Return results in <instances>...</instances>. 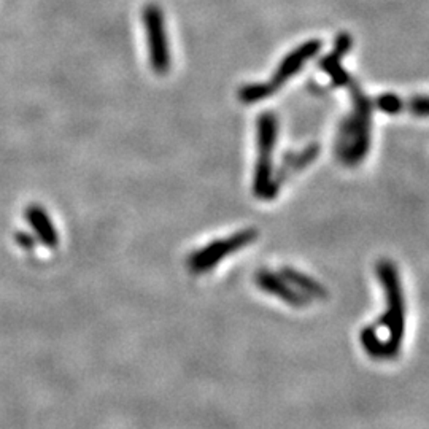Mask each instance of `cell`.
<instances>
[{
	"instance_id": "obj_1",
	"label": "cell",
	"mask_w": 429,
	"mask_h": 429,
	"mask_svg": "<svg viewBox=\"0 0 429 429\" xmlns=\"http://www.w3.org/2000/svg\"><path fill=\"white\" fill-rule=\"evenodd\" d=\"M377 277L385 294V310L374 324L359 333L363 349L377 361H391L402 350L405 333V299L398 268L390 259H380L375 266Z\"/></svg>"
},
{
	"instance_id": "obj_2",
	"label": "cell",
	"mask_w": 429,
	"mask_h": 429,
	"mask_svg": "<svg viewBox=\"0 0 429 429\" xmlns=\"http://www.w3.org/2000/svg\"><path fill=\"white\" fill-rule=\"evenodd\" d=\"M351 112L340 121L334 140V154L342 166L358 167L366 159L372 137L374 102L359 85L350 81Z\"/></svg>"
},
{
	"instance_id": "obj_3",
	"label": "cell",
	"mask_w": 429,
	"mask_h": 429,
	"mask_svg": "<svg viewBox=\"0 0 429 429\" xmlns=\"http://www.w3.org/2000/svg\"><path fill=\"white\" fill-rule=\"evenodd\" d=\"M278 138V118L274 112L266 110L256 119V166L253 175V194L258 199H275L272 189L274 178V153Z\"/></svg>"
},
{
	"instance_id": "obj_4",
	"label": "cell",
	"mask_w": 429,
	"mask_h": 429,
	"mask_svg": "<svg viewBox=\"0 0 429 429\" xmlns=\"http://www.w3.org/2000/svg\"><path fill=\"white\" fill-rule=\"evenodd\" d=\"M258 235L259 234L256 229L248 228L229 235L228 239H219L207 243L205 247H202L201 250L194 252L189 256L188 266L191 272L196 275L208 272L210 269H213L219 261L226 259L228 256H231V254H234L242 250V248H245L248 245H252L253 242H256Z\"/></svg>"
},
{
	"instance_id": "obj_5",
	"label": "cell",
	"mask_w": 429,
	"mask_h": 429,
	"mask_svg": "<svg viewBox=\"0 0 429 429\" xmlns=\"http://www.w3.org/2000/svg\"><path fill=\"white\" fill-rule=\"evenodd\" d=\"M142 22L147 34L150 64L158 75L167 73L170 67V51L167 42L166 20L162 8L156 3H148L142 11Z\"/></svg>"
},
{
	"instance_id": "obj_6",
	"label": "cell",
	"mask_w": 429,
	"mask_h": 429,
	"mask_svg": "<svg viewBox=\"0 0 429 429\" xmlns=\"http://www.w3.org/2000/svg\"><path fill=\"white\" fill-rule=\"evenodd\" d=\"M320 50H321L320 40H309V42L299 45L298 48H294L288 56L283 57L282 62L278 64L277 71L274 72V75H272V78L264 83L266 88L269 91V94L270 96L275 94V92L280 89L283 85L288 83L296 73L303 71L305 64L309 62L312 57H315Z\"/></svg>"
},
{
	"instance_id": "obj_7",
	"label": "cell",
	"mask_w": 429,
	"mask_h": 429,
	"mask_svg": "<svg viewBox=\"0 0 429 429\" xmlns=\"http://www.w3.org/2000/svg\"><path fill=\"white\" fill-rule=\"evenodd\" d=\"M254 283L261 291L268 293L274 298L280 299L282 303L294 307V309H304L310 305V298H307L299 289H296L286 278H283L278 272L269 269H261L254 274Z\"/></svg>"
},
{
	"instance_id": "obj_8",
	"label": "cell",
	"mask_w": 429,
	"mask_h": 429,
	"mask_svg": "<svg viewBox=\"0 0 429 429\" xmlns=\"http://www.w3.org/2000/svg\"><path fill=\"white\" fill-rule=\"evenodd\" d=\"M320 154V145L310 143L305 148L299 150H289V152L283 153L280 164L277 169H274V178H272V189H274L275 197L280 193L283 184H285L294 173L304 170L305 167L313 164V161Z\"/></svg>"
},
{
	"instance_id": "obj_9",
	"label": "cell",
	"mask_w": 429,
	"mask_h": 429,
	"mask_svg": "<svg viewBox=\"0 0 429 429\" xmlns=\"http://www.w3.org/2000/svg\"><path fill=\"white\" fill-rule=\"evenodd\" d=\"M351 50V37L349 34H340L335 38L334 48L328 56H324L320 61V68L329 75L331 78L333 86H349L350 85V75L345 72V68L342 67V57H344Z\"/></svg>"
},
{
	"instance_id": "obj_10",
	"label": "cell",
	"mask_w": 429,
	"mask_h": 429,
	"mask_svg": "<svg viewBox=\"0 0 429 429\" xmlns=\"http://www.w3.org/2000/svg\"><path fill=\"white\" fill-rule=\"evenodd\" d=\"M26 219L27 223L32 226V229L36 231L38 239L42 240L46 247L54 248L59 243V235H57L53 223L46 212L42 207L38 205H29L26 208Z\"/></svg>"
},
{
	"instance_id": "obj_11",
	"label": "cell",
	"mask_w": 429,
	"mask_h": 429,
	"mask_svg": "<svg viewBox=\"0 0 429 429\" xmlns=\"http://www.w3.org/2000/svg\"><path fill=\"white\" fill-rule=\"evenodd\" d=\"M278 274H280L283 278H286V280L291 283V285L299 289L300 293L305 294L307 298L310 299H326L328 298V288L323 286L320 282H317L315 278H312L310 275L304 274V272H300L294 268H282L278 270Z\"/></svg>"
},
{
	"instance_id": "obj_12",
	"label": "cell",
	"mask_w": 429,
	"mask_h": 429,
	"mask_svg": "<svg viewBox=\"0 0 429 429\" xmlns=\"http://www.w3.org/2000/svg\"><path fill=\"white\" fill-rule=\"evenodd\" d=\"M239 101L245 106H253V103H258L261 101H266V99L270 97L268 88H266L264 83H250V85H243L239 89Z\"/></svg>"
},
{
	"instance_id": "obj_13",
	"label": "cell",
	"mask_w": 429,
	"mask_h": 429,
	"mask_svg": "<svg viewBox=\"0 0 429 429\" xmlns=\"http://www.w3.org/2000/svg\"><path fill=\"white\" fill-rule=\"evenodd\" d=\"M374 107L385 115H399L404 112V101L393 92H384L374 101Z\"/></svg>"
},
{
	"instance_id": "obj_14",
	"label": "cell",
	"mask_w": 429,
	"mask_h": 429,
	"mask_svg": "<svg viewBox=\"0 0 429 429\" xmlns=\"http://www.w3.org/2000/svg\"><path fill=\"white\" fill-rule=\"evenodd\" d=\"M404 110L419 118H429V96H414L404 101Z\"/></svg>"
},
{
	"instance_id": "obj_15",
	"label": "cell",
	"mask_w": 429,
	"mask_h": 429,
	"mask_svg": "<svg viewBox=\"0 0 429 429\" xmlns=\"http://www.w3.org/2000/svg\"><path fill=\"white\" fill-rule=\"evenodd\" d=\"M16 242H18L21 247H24L26 250H31V248H34V245H36V242H34V239H31V235L26 234V233H18V234H16Z\"/></svg>"
}]
</instances>
